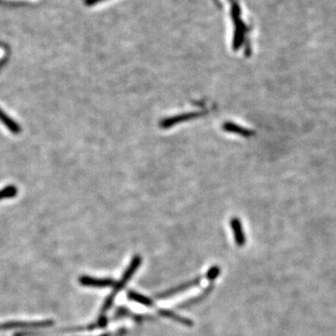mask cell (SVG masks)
Returning a JSON list of instances; mask_svg holds the SVG:
<instances>
[{
  "label": "cell",
  "mask_w": 336,
  "mask_h": 336,
  "mask_svg": "<svg viewBox=\"0 0 336 336\" xmlns=\"http://www.w3.org/2000/svg\"><path fill=\"white\" fill-rule=\"evenodd\" d=\"M103 1H105V0H86L88 5H95V4H97V3L103 2Z\"/></svg>",
  "instance_id": "obj_16"
},
{
  "label": "cell",
  "mask_w": 336,
  "mask_h": 336,
  "mask_svg": "<svg viewBox=\"0 0 336 336\" xmlns=\"http://www.w3.org/2000/svg\"><path fill=\"white\" fill-rule=\"evenodd\" d=\"M126 329L125 328H121L118 332H117V334H116V336H123L125 334H126Z\"/></svg>",
  "instance_id": "obj_15"
},
{
  "label": "cell",
  "mask_w": 336,
  "mask_h": 336,
  "mask_svg": "<svg viewBox=\"0 0 336 336\" xmlns=\"http://www.w3.org/2000/svg\"><path fill=\"white\" fill-rule=\"evenodd\" d=\"M223 129L227 132H230V133L239 134V135L244 136V137H249V136L252 135V132L250 131V130L246 129L244 127H241V126H238V125L235 124V123H225L223 125Z\"/></svg>",
  "instance_id": "obj_11"
},
{
  "label": "cell",
  "mask_w": 336,
  "mask_h": 336,
  "mask_svg": "<svg viewBox=\"0 0 336 336\" xmlns=\"http://www.w3.org/2000/svg\"><path fill=\"white\" fill-rule=\"evenodd\" d=\"M158 314L161 317L175 320V321L181 323L182 325H185V326H192L193 325V322L192 320L181 317L178 314H176L175 312L170 311V310H167V309H160L158 311Z\"/></svg>",
  "instance_id": "obj_8"
},
{
  "label": "cell",
  "mask_w": 336,
  "mask_h": 336,
  "mask_svg": "<svg viewBox=\"0 0 336 336\" xmlns=\"http://www.w3.org/2000/svg\"><path fill=\"white\" fill-rule=\"evenodd\" d=\"M79 282L82 286L94 288H108L114 286L116 281L112 279H96L88 276H82Z\"/></svg>",
  "instance_id": "obj_5"
},
{
  "label": "cell",
  "mask_w": 336,
  "mask_h": 336,
  "mask_svg": "<svg viewBox=\"0 0 336 336\" xmlns=\"http://www.w3.org/2000/svg\"><path fill=\"white\" fill-rule=\"evenodd\" d=\"M111 336V335H110L109 333H107V334H104V335H102V336Z\"/></svg>",
  "instance_id": "obj_17"
},
{
  "label": "cell",
  "mask_w": 336,
  "mask_h": 336,
  "mask_svg": "<svg viewBox=\"0 0 336 336\" xmlns=\"http://www.w3.org/2000/svg\"><path fill=\"white\" fill-rule=\"evenodd\" d=\"M231 227L234 231V236L237 245L239 246H243L246 243V238L245 234L241 225V222L238 220V218H234L231 221Z\"/></svg>",
  "instance_id": "obj_6"
},
{
  "label": "cell",
  "mask_w": 336,
  "mask_h": 336,
  "mask_svg": "<svg viewBox=\"0 0 336 336\" xmlns=\"http://www.w3.org/2000/svg\"><path fill=\"white\" fill-rule=\"evenodd\" d=\"M221 274V269L219 266H213L211 267L209 270L206 272L205 274V279H208V280H213V279H216Z\"/></svg>",
  "instance_id": "obj_13"
},
{
  "label": "cell",
  "mask_w": 336,
  "mask_h": 336,
  "mask_svg": "<svg viewBox=\"0 0 336 336\" xmlns=\"http://www.w3.org/2000/svg\"><path fill=\"white\" fill-rule=\"evenodd\" d=\"M212 288H213V286H212V285H210L209 287H207L206 288H205V291H203V293H202V294L196 296L195 298L190 299V300H188V301H186V302H184V303H182L181 304H179V305H178V308H181V309H183V308H187V307H189V306H192L193 304H196V303H200L202 300H204L205 297H206V296L208 295V294L211 292Z\"/></svg>",
  "instance_id": "obj_10"
},
{
  "label": "cell",
  "mask_w": 336,
  "mask_h": 336,
  "mask_svg": "<svg viewBox=\"0 0 336 336\" xmlns=\"http://www.w3.org/2000/svg\"><path fill=\"white\" fill-rule=\"evenodd\" d=\"M201 116V113L200 112H192V113H186V114L180 115V116H176V117H173V118H170V119H167L164 121L162 123V127L164 128H168L170 126H173L177 123H182V122H185V121H188V119H192V118H196V117H199Z\"/></svg>",
  "instance_id": "obj_7"
},
{
  "label": "cell",
  "mask_w": 336,
  "mask_h": 336,
  "mask_svg": "<svg viewBox=\"0 0 336 336\" xmlns=\"http://www.w3.org/2000/svg\"><path fill=\"white\" fill-rule=\"evenodd\" d=\"M53 325L52 320H42L34 322H23V321H10L0 324V331H7L12 329H38L46 328Z\"/></svg>",
  "instance_id": "obj_3"
},
{
  "label": "cell",
  "mask_w": 336,
  "mask_h": 336,
  "mask_svg": "<svg viewBox=\"0 0 336 336\" xmlns=\"http://www.w3.org/2000/svg\"><path fill=\"white\" fill-rule=\"evenodd\" d=\"M232 17L235 23V35H234L233 47L235 49H238L242 46V43L245 39L246 26L240 18V9L238 5H234L233 10H232Z\"/></svg>",
  "instance_id": "obj_1"
},
{
  "label": "cell",
  "mask_w": 336,
  "mask_h": 336,
  "mask_svg": "<svg viewBox=\"0 0 336 336\" xmlns=\"http://www.w3.org/2000/svg\"><path fill=\"white\" fill-rule=\"evenodd\" d=\"M203 279L204 278H202V277H198L196 279H192V280H190L188 282H185V283L181 284L179 286H176V287L172 288L170 289H167L165 291H163V292H160V293L156 294V298H158L160 300H163V299H167V298H169L171 296L179 294L180 292H183L184 290H186L188 288H191L199 285Z\"/></svg>",
  "instance_id": "obj_4"
},
{
  "label": "cell",
  "mask_w": 336,
  "mask_h": 336,
  "mask_svg": "<svg viewBox=\"0 0 336 336\" xmlns=\"http://www.w3.org/2000/svg\"><path fill=\"white\" fill-rule=\"evenodd\" d=\"M141 261L142 260H141V257L140 255H137L133 258L129 267L123 273V278L121 279L120 281L115 283V285L113 286V291L110 295L116 298V295L119 293V291H121L123 289L124 286L127 284V282L131 279L133 275L136 273V271L138 270V268L140 267V265L141 264Z\"/></svg>",
  "instance_id": "obj_2"
},
{
  "label": "cell",
  "mask_w": 336,
  "mask_h": 336,
  "mask_svg": "<svg viewBox=\"0 0 336 336\" xmlns=\"http://www.w3.org/2000/svg\"><path fill=\"white\" fill-rule=\"evenodd\" d=\"M127 296H128L129 300H131L133 302H136V303H140V304H142L144 306L152 307L154 305L153 301L151 299H149V298L146 297V296L142 295V294H140V293L137 292V291L129 290L127 292Z\"/></svg>",
  "instance_id": "obj_9"
},
{
  "label": "cell",
  "mask_w": 336,
  "mask_h": 336,
  "mask_svg": "<svg viewBox=\"0 0 336 336\" xmlns=\"http://www.w3.org/2000/svg\"><path fill=\"white\" fill-rule=\"evenodd\" d=\"M133 313L129 311L127 308L125 307H119L117 309V311L115 312L114 320H119V319H123L125 317H133Z\"/></svg>",
  "instance_id": "obj_12"
},
{
  "label": "cell",
  "mask_w": 336,
  "mask_h": 336,
  "mask_svg": "<svg viewBox=\"0 0 336 336\" xmlns=\"http://www.w3.org/2000/svg\"><path fill=\"white\" fill-rule=\"evenodd\" d=\"M6 1H13V2H26V3H37L40 0H6Z\"/></svg>",
  "instance_id": "obj_14"
}]
</instances>
